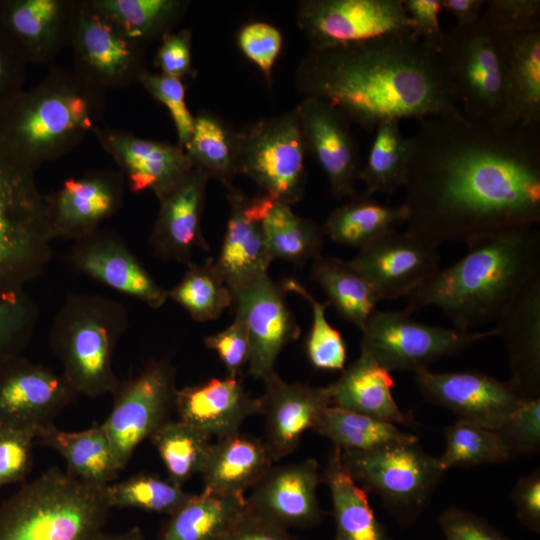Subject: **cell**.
I'll use <instances>...</instances> for the list:
<instances>
[{
    "label": "cell",
    "instance_id": "94428289",
    "mask_svg": "<svg viewBox=\"0 0 540 540\" xmlns=\"http://www.w3.org/2000/svg\"><path fill=\"white\" fill-rule=\"evenodd\" d=\"M511 498L516 506L519 521L529 530L540 532V470L520 477L515 483Z\"/></svg>",
    "mask_w": 540,
    "mask_h": 540
},
{
    "label": "cell",
    "instance_id": "d4e9b609",
    "mask_svg": "<svg viewBox=\"0 0 540 540\" xmlns=\"http://www.w3.org/2000/svg\"><path fill=\"white\" fill-rule=\"evenodd\" d=\"M209 179L194 166L157 198L159 209L149 238L156 257L188 265L196 249L209 250L201 226Z\"/></svg>",
    "mask_w": 540,
    "mask_h": 540
},
{
    "label": "cell",
    "instance_id": "b9f144b4",
    "mask_svg": "<svg viewBox=\"0 0 540 540\" xmlns=\"http://www.w3.org/2000/svg\"><path fill=\"white\" fill-rule=\"evenodd\" d=\"M133 41L146 47L181 21L189 6L184 0H94Z\"/></svg>",
    "mask_w": 540,
    "mask_h": 540
},
{
    "label": "cell",
    "instance_id": "5bb4252c",
    "mask_svg": "<svg viewBox=\"0 0 540 540\" xmlns=\"http://www.w3.org/2000/svg\"><path fill=\"white\" fill-rule=\"evenodd\" d=\"M296 22L313 49L408 33L413 28L402 0H304Z\"/></svg>",
    "mask_w": 540,
    "mask_h": 540
},
{
    "label": "cell",
    "instance_id": "11a10c76",
    "mask_svg": "<svg viewBox=\"0 0 540 540\" xmlns=\"http://www.w3.org/2000/svg\"><path fill=\"white\" fill-rule=\"evenodd\" d=\"M483 17L495 28L512 32L540 26L539 0L485 1Z\"/></svg>",
    "mask_w": 540,
    "mask_h": 540
},
{
    "label": "cell",
    "instance_id": "c3c4849f",
    "mask_svg": "<svg viewBox=\"0 0 540 540\" xmlns=\"http://www.w3.org/2000/svg\"><path fill=\"white\" fill-rule=\"evenodd\" d=\"M39 311L25 291L0 301V363L19 355L36 330Z\"/></svg>",
    "mask_w": 540,
    "mask_h": 540
},
{
    "label": "cell",
    "instance_id": "3957f363",
    "mask_svg": "<svg viewBox=\"0 0 540 540\" xmlns=\"http://www.w3.org/2000/svg\"><path fill=\"white\" fill-rule=\"evenodd\" d=\"M467 253L438 270L409 296L403 311L439 308L453 329L468 332L497 321L514 299L540 278V235L533 225L486 233L466 243Z\"/></svg>",
    "mask_w": 540,
    "mask_h": 540
},
{
    "label": "cell",
    "instance_id": "7a4b0ae2",
    "mask_svg": "<svg viewBox=\"0 0 540 540\" xmlns=\"http://www.w3.org/2000/svg\"><path fill=\"white\" fill-rule=\"evenodd\" d=\"M295 87L370 133L386 120L461 114L439 55L412 32L309 48L297 66Z\"/></svg>",
    "mask_w": 540,
    "mask_h": 540
},
{
    "label": "cell",
    "instance_id": "4fadbf2b",
    "mask_svg": "<svg viewBox=\"0 0 540 540\" xmlns=\"http://www.w3.org/2000/svg\"><path fill=\"white\" fill-rule=\"evenodd\" d=\"M69 47L73 69L107 91L140 84L146 47L130 39L94 0H77Z\"/></svg>",
    "mask_w": 540,
    "mask_h": 540
},
{
    "label": "cell",
    "instance_id": "681fc988",
    "mask_svg": "<svg viewBox=\"0 0 540 540\" xmlns=\"http://www.w3.org/2000/svg\"><path fill=\"white\" fill-rule=\"evenodd\" d=\"M494 431L509 460L539 453L540 397L524 401L508 421Z\"/></svg>",
    "mask_w": 540,
    "mask_h": 540
},
{
    "label": "cell",
    "instance_id": "ffe728a7",
    "mask_svg": "<svg viewBox=\"0 0 540 540\" xmlns=\"http://www.w3.org/2000/svg\"><path fill=\"white\" fill-rule=\"evenodd\" d=\"M295 108L306 150L325 174L331 196L335 199L356 196L359 154L349 121L334 106L313 96H304Z\"/></svg>",
    "mask_w": 540,
    "mask_h": 540
},
{
    "label": "cell",
    "instance_id": "7c38bea8",
    "mask_svg": "<svg viewBox=\"0 0 540 540\" xmlns=\"http://www.w3.org/2000/svg\"><path fill=\"white\" fill-rule=\"evenodd\" d=\"M177 390L175 368L167 358L152 360L135 377L120 382L101 424L120 471L138 445L170 419Z\"/></svg>",
    "mask_w": 540,
    "mask_h": 540
},
{
    "label": "cell",
    "instance_id": "9f6ffc18",
    "mask_svg": "<svg viewBox=\"0 0 540 540\" xmlns=\"http://www.w3.org/2000/svg\"><path fill=\"white\" fill-rule=\"evenodd\" d=\"M445 540H511L485 519L451 506L438 518Z\"/></svg>",
    "mask_w": 540,
    "mask_h": 540
},
{
    "label": "cell",
    "instance_id": "2e32d148",
    "mask_svg": "<svg viewBox=\"0 0 540 540\" xmlns=\"http://www.w3.org/2000/svg\"><path fill=\"white\" fill-rule=\"evenodd\" d=\"M235 319L246 327L251 354L248 373L264 383L276 375L280 352L298 339L300 327L287 305L286 291L268 274L232 290Z\"/></svg>",
    "mask_w": 540,
    "mask_h": 540
},
{
    "label": "cell",
    "instance_id": "8fae6325",
    "mask_svg": "<svg viewBox=\"0 0 540 540\" xmlns=\"http://www.w3.org/2000/svg\"><path fill=\"white\" fill-rule=\"evenodd\" d=\"M362 334L361 352L390 372L415 373L444 357L463 352L480 340L497 336V329L464 332L417 322L403 310H375Z\"/></svg>",
    "mask_w": 540,
    "mask_h": 540
},
{
    "label": "cell",
    "instance_id": "83f0119b",
    "mask_svg": "<svg viewBox=\"0 0 540 540\" xmlns=\"http://www.w3.org/2000/svg\"><path fill=\"white\" fill-rule=\"evenodd\" d=\"M178 419L217 440L240 432L243 422L260 413V400L235 377L211 378L177 390Z\"/></svg>",
    "mask_w": 540,
    "mask_h": 540
},
{
    "label": "cell",
    "instance_id": "6f0895ef",
    "mask_svg": "<svg viewBox=\"0 0 540 540\" xmlns=\"http://www.w3.org/2000/svg\"><path fill=\"white\" fill-rule=\"evenodd\" d=\"M404 10L412 21V34L433 53L439 55L445 33L439 24L441 0H402Z\"/></svg>",
    "mask_w": 540,
    "mask_h": 540
},
{
    "label": "cell",
    "instance_id": "f6af8a7d",
    "mask_svg": "<svg viewBox=\"0 0 540 540\" xmlns=\"http://www.w3.org/2000/svg\"><path fill=\"white\" fill-rule=\"evenodd\" d=\"M105 491L111 508H135L168 516L193 495L169 478L152 474H136L110 483Z\"/></svg>",
    "mask_w": 540,
    "mask_h": 540
},
{
    "label": "cell",
    "instance_id": "52a82bcc",
    "mask_svg": "<svg viewBox=\"0 0 540 540\" xmlns=\"http://www.w3.org/2000/svg\"><path fill=\"white\" fill-rule=\"evenodd\" d=\"M46 195L0 140V301L22 293L52 258Z\"/></svg>",
    "mask_w": 540,
    "mask_h": 540
},
{
    "label": "cell",
    "instance_id": "e0dca14e",
    "mask_svg": "<svg viewBox=\"0 0 540 540\" xmlns=\"http://www.w3.org/2000/svg\"><path fill=\"white\" fill-rule=\"evenodd\" d=\"M62 373L19 355L0 363V425L37 434L76 397Z\"/></svg>",
    "mask_w": 540,
    "mask_h": 540
},
{
    "label": "cell",
    "instance_id": "be15d7a7",
    "mask_svg": "<svg viewBox=\"0 0 540 540\" xmlns=\"http://www.w3.org/2000/svg\"><path fill=\"white\" fill-rule=\"evenodd\" d=\"M483 0H441L442 10L453 15L458 20L457 26H466L476 22L484 7Z\"/></svg>",
    "mask_w": 540,
    "mask_h": 540
},
{
    "label": "cell",
    "instance_id": "9c48e42d",
    "mask_svg": "<svg viewBox=\"0 0 540 540\" xmlns=\"http://www.w3.org/2000/svg\"><path fill=\"white\" fill-rule=\"evenodd\" d=\"M343 465L366 492L379 496L403 526L414 523L429 505L445 471L418 443L397 442L369 451H341Z\"/></svg>",
    "mask_w": 540,
    "mask_h": 540
},
{
    "label": "cell",
    "instance_id": "d590c367",
    "mask_svg": "<svg viewBox=\"0 0 540 540\" xmlns=\"http://www.w3.org/2000/svg\"><path fill=\"white\" fill-rule=\"evenodd\" d=\"M406 219L407 210L403 204L386 205L364 193L335 208L322 228L333 242L361 249L396 230Z\"/></svg>",
    "mask_w": 540,
    "mask_h": 540
},
{
    "label": "cell",
    "instance_id": "ac0fdd59",
    "mask_svg": "<svg viewBox=\"0 0 540 540\" xmlns=\"http://www.w3.org/2000/svg\"><path fill=\"white\" fill-rule=\"evenodd\" d=\"M438 248L393 230L359 249L349 262L371 284L380 301L409 296L439 270Z\"/></svg>",
    "mask_w": 540,
    "mask_h": 540
},
{
    "label": "cell",
    "instance_id": "60d3db41",
    "mask_svg": "<svg viewBox=\"0 0 540 540\" xmlns=\"http://www.w3.org/2000/svg\"><path fill=\"white\" fill-rule=\"evenodd\" d=\"M341 451H369L387 444L418 441L396 425L333 405L321 414L315 428Z\"/></svg>",
    "mask_w": 540,
    "mask_h": 540
},
{
    "label": "cell",
    "instance_id": "277c9868",
    "mask_svg": "<svg viewBox=\"0 0 540 540\" xmlns=\"http://www.w3.org/2000/svg\"><path fill=\"white\" fill-rule=\"evenodd\" d=\"M106 91L73 68L53 66L0 112V140L36 171L75 149L99 127Z\"/></svg>",
    "mask_w": 540,
    "mask_h": 540
},
{
    "label": "cell",
    "instance_id": "7402d4cb",
    "mask_svg": "<svg viewBox=\"0 0 540 540\" xmlns=\"http://www.w3.org/2000/svg\"><path fill=\"white\" fill-rule=\"evenodd\" d=\"M321 482L314 459L273 465L245 497L246 507L286 529L311 528L324 516L316 491Z\"/></svg>",
    "mask_w": 540,
    "mask_h": 540
},
{
    "label": "cell",
    "instance_id": "30bf717a",
    "mask_svg": "<svg viewBox=\"0 0 540 540\" xmlns=\"http://www.w3.org/2000/svg\"><path fill=\"white\" fill-rule=\"evenodd\" d=\"M237 169L262 193L292 205L306 183L307 153L296 108L236 132Z\"/></svg>",
    "mask_w": 540,
    "mask_h": 540
},
{
    "label": "cell",
    "instance_id": "ee69618b",
    "mask_svg": "<svg viewBox=\"0 0 540 540\" xmlns=\"http://www.w3.org/2000/svg\"><path fill=\"white\" fill-rule=\"evenodd\" d=\"M167 293L168 299L198 322L218 319L226 308L233 305L232 292L211 257L202 264L189 263L181 280Z\"/></svg>",
    "mask_w": 540,
    "mask_h": 540
},
{
    "label": "cell",
    "instance_id": "603a6c76",
    "mask_svg": "<svg viewBox=\"0 0 540 540\" xmlns=\"http://www.w3.org/2000/svg\"><path fill=\"white\" fill-rule=\"evenodd\" d=\"M77 0H0V31L21 58L51 63L69 46Z\"/></svg>",
    "mask_w": 540,
    "mask_h": 540
},
{
    "label": "cell",
    "instance_id": "d6a6232c",
    "mask_svg": "<svg viewBox=\"0 0 540 540\" xmlns=\"http://www.w3.org/2000/svg\"><path fill=\"white\" fill-rule=\"evenodd\" d=\"M36 439L58 452L66 471L85 483L107 486L120 472L101 424L80 431L61 430L52 424L42 429Z\"/></svg>",
    "mask_w": 540,
    "mask_h": 540
},
{
    "label": "cell",
    "instance_id": "d6986e66",
    "mask_svg": "<svg viewBox=\"0 0 540 540\" xmlns=\"http://www.w3.org/2000/svg\"><path fill=\"white\" fill-rule=\"evenodd\" d=\"M126 181L120 171L98 170L65 180L46 195L52 238L79 240L122 207Z\"/></svg>",
    "mask_w": 540,
    "mask_h": 540
},
{
    "label": "cell",
    "instance_id": "ba28073f",
    "mask_svg": "<svg viewBox=\"0 0 540 540\" xmlns=\"http://www.w3.org/2000/svg\"><path fill=\"white\" fill-rule=\"evenodd\" d=\"M439 58L463 117L479 122L509 120L504 33L485 17L448 34Z\"/></svg>",
    "mask_w": 540,
    "mask_h": 540
},
{
    "label": "cell",
    "instance_id": "816d5d0a",
    "mask_svg": "<svg viewBox=\"0 0 540 540\" xmlns=\"http://www.w3.org/2000/svg\"><path fill=\"white\" fill-rule=\"evenodd\" d=\"M282 43L280 30L263 21L249 22L237 34L240 51L261 71L269 85L272 83V70Z\"/></svg>",
    "mask_w": 540,
    "mask_h": 540
},
{
    "label": "cell",
    "instance_id": "680465c9",
    "mask_svg": "<svg viewBox=\"0 0 540 540\" xmlns=\"http://www.w3.org/2000/svg\"><path fill=\"white\" fill-rule=\"evenodd\" d=\"M191 39L189 29L172 31L160 39L161 43L154 59L160 73L181 80L192 75Z\"/></svg>",
    "mask_w": 540,
    "mask_h": 540
},
{
    "label": "cell",
    "instance_id": "7dc6e473",
    "mask_svg": "<svg viewBox=\"0 0 540 540\" xmlns=\"http://www.w3.org/2000/svg\"><path fill=\"white\" fill-rule=\"evenodd\" d=\"M287 292H293L305 299L312 309L311 329L306 339L307 358L317 370L343 371L347 359L345 341L326 317L328 302L317 301L307 289L293 278H286L281 283Z\"/></svg>",
    "mask_w": 540,
    "mask_h": 540
},
{
    "label": "cell",
    "instance_id": "ab89813d",
    "mask_svg": "<svg viewBox=\"0 0 540 540\" xmlns=\"http://www.w3.org/2000/svg\"><path fill=\"white\" fill-rule=\"evenodd\" d=\"M236 132L221 117L206 110L194 116L185 148L193 165L230 189L238 174Z\"/></svg>",
    "mask_w": 540,
    "mask_h": 540
},
{
    "label": "cell",
    "instance_id": "f35d334b",
    "mask_svg": "<svg viewBox=\"0 0 540 540\" xmlns=\"http://www.w3.org/2000/svg\"><path fill=\"white\" fill-rule=\"evenodd\" d=\"M375 131L366 163L358 179L366 186L365 194H392L404 187L408 178L412 144L399 127V121L381 122Z\"/></svg>",
    "mask_w": 540,
    "mask_h": 540
},
{
    "label": "cell",
    "instance_id": "4316f807",
    "mask_svg": "<svg viewBox=\"0 0 540 540\" xmlns=\"http://www.w3.org/2000/svg\"><path fill=\"white\" fill-rule=\"evenodd\" d=\"M265 423L266 443L274 462L293 453L303 436L314 429L323 411L331 405L327 387L288 383L278 374L265 382L259 398Z\"/></svg>",
    "mask_w": 540,
    "mask_h": 540
},
{
    "label": "cell",
    "instance_id": "f1b7e54d",
    "mask_svg": "<svg viewBox=\"0 0 540 540\" xmlns=\"http://www.w3.org/2000/svg\"><path fill=\"white\" fill-rule=\"evenodd\" d=\"M507 351L508 380L524 400L540 397V278L529 284L496 321Z\"/></svg>",
    "mask_w": 540,
    "mask_h": 540
},
{
    "label": "cell",
    "instance_id": "74e56055",
    "mask_svg": "<svg viewBox=\"0 0 540 540\" xmlns=\"http://www.w3.org/2000/svg\"><path fill=\"white\" fill-rule=\"evenodd\" d=\"M265 244L272 260L297 266L321 256L322 226L293 212L291 205L272 199L261 220Z\"/></svg>",
    "mask_w": 540,
    "mask_h": 540
},
{
    "label": "cell",
    "instance_id": "cb8c5ba5",
    "mask_svg": "<svg viewBox=\"0 0 540 540\" xmlns=\"http://www.w3.org/2000/svg\"><path fill=\"white\" fill-rule=\"evenodd\" d=\"M93 133L119 166L132 192L151 191L158 198L194 167L186 151L178 145L115 128L99 126Z\"/></svg>",
    "mask_w": 540,
    "mask_h": 540
},
{
    "label": "cell",
    "instance_id": "1f68e13d",
    "mask_svg": "<svg viewBox=\"0 0 540 540\" xmlns=\"http://www.w3.org/2000/svg\"><path fill=\"white\" fill-rule=\"evenodd\" d=\"M503 33L510 123L539 126L540 26Z\"/></svg>",
    "mask_w": 540,
    "mask_h": 540
},
{
    "label": "cell",
    "instance_id": "f907efd6",
    "mask_svg": "<svg viewBox=\"0 0 540 540\" xmlns=\"http://www.w3.org/2000/svg\"><path fill=\"white\" fill-rule=\"evenodd\" d=\"M145 90L164 105L173 121L178 143L185 150L194 125V115L185 101V86L181 79L148 71L140 81Z\"/></svg>",
    "mask_w": 540,
    "mask_h": 540
},
{
    "label": "cell",
    "instance_id": "5b68a950",
    "mask_svg": "<svg viewBox=\"0 0 540 540\" xmlns=\"http://www.w3.org/2000/svg\"><path fill=\"white\" fill-rule=\"evenodd\" d=\"M105 488L51 467L0 504V540H96L111 509Z\"/></svg>",
    "mask_w": 540,
    "mask_h": 540
},
{
    "label": "cell",
    "instance_id": "4dcf8cb0",
    "mask_svg": "<svg viewBox=\"0 0 540 540\" xmlns=\"http://www.w3.org/2000/svg\"><path fill=\"white\" fill-rule=\"evenodd\" d=\"M273 463L263 439L240 432L218 439L212 443L201 472L202 492L244 497Z\"/></svg>",
    "mask_w": 540,
    "mask_h": 540
},
{
    "label": "cell",
    "instance_id": "9a60e30c",
    "mask_svg": "<svg viewBox=\"0 0 540 540\" xmlns=\"http://www.w3.org/2000/svg\"><path fill=\"white\" fill-rule=\"evenodd\" d=\"M414 381L426 402L490 430L500 428L526 401L509 381L474 370L433 372L427 368L415 372Z\"/></svg>",
    "mask_w": 540,
    "mask_h": 540
},
{
    "label": "cell",
    "instance_id": "bcb514c9",
    "mask_svg": "<svg viewBox=\"0 0 540 540\" xmlns=\"http://www.w3.org/2000/svg\"><path fill=\"white\" fill-rule=\"evenodd\" d=\"M443 432L446 447L437 462L444 471L509 460L494 430L457 419Z\"/></svg>",
    "mask_w": 540,
    "mask_h": 540
},
{
    "label": "cell",
    "instance_id": "44dd1931",
    "mask_svg": "<svg viewBox=\"0 0 540 540\" xmlns=\"http://www.w3.org/2000/svg\"><path fill=\"white\" fill-rule=\"evenodd\" d=\"M68 261L76 271L153 309L160 308L168 299L167 290L113 231L99 228L74 241Z\"/></svg>",
    "mask_w": 540,
    "mask_h": 540
},
{
    "label": "cell",
    "instance_id": "f5cc1de1",
    "mask_svg": "<svg viewBox=\"0 0 540 540\" xmlns=\"http://www.w3.org/2000/svg\"><path fill=\"white\" fill-rule=\"evenodd\" d=\"M35 432L0 425V487L22 481L33 462Z\"/></svg>",
    "mask_w": 540,
    "mask_h": 540
},
{
    "label": "cell",
    "instance_id": "db71d44e",
    "mask_svg": "<svg viewBox=\"0 0 540 540\" xmlns=\"http://www.w3.org/2000/svg\"><path fill=\"white\" fill-rule=\"evenodd\" d=\"M204 344L216 353L227 371V376L238 378L249 364L251 347L248 332L237 319L224 330L207 336Z\"/></svg>",
    "mask_w": 540,
    "mask_h": 540
},
{
    "label": "cell",
    "instance_id": "e7e4bbea",
    "mask_svg": "<svg viewBox=\"0 0 540 540\" xmlns=\"http://www.w3.org/2000/svg\"><path fill=\"white\" fill-rule=\"evenodd\" d=\"M96 540H145L142 530L135 526L121 533L107 534L102 532Z\"/></svg>",
    "mask_w": 540,
    "mask_h": 540
},
{
    "label": "cell",
    "instance_id": "8992f818",
    "mask_svg": "<svg viewBox=\"0 0 540 540\" xmlns=\"http://www.w3.org/2000/svg\"><path fill=\"white\" fill-rule=\"evenodd\" d=\"M128 324L127 308L118 300L86 293L66 297L53 318L49 343L77 395L115 392L121 381L113 355Z\"/></svg>",
    "mask_w": 540,
    "mask_h": 540
},
{
    "label": "cell",
    "instance_id": "f546056e",
    "mask_svg": "<svg viewBox=\"0 0 540 540\" xmlns=\"http://www.w3.org/2000/svg\"><path fill=\"white\" fill-rule=\"evenodd\" d=\"M393 386L391 372L361 352L327 390L333 406L394 425L414 427L413 416L396 403Z\"/></svg>",
    "mask_w": 540,
    "mask_h": 540
},
{
    "label": "cell",
    "instance_id": "8d00e7d4",
    "mask_svg": "<svg viewBox=\"0 0 540 540\" xmlns=\"http://www.w3.org/2000/svg\"><path fill=\"white\" fill-rule=\"evenodd\" d=\"M313 261L311 279L322 288L329 306L362 332L380 302L371 284L349 261L322 255Z\"/></svg>",
    "mask_w": 540,
    "mask_h": 540
},
{
    "label": "cell",
    "instance_id": "7bdbcfd3",
    "mask_svg": "<svg viewBox=\"0 0 540 540\" xmlns=\"http://www.w3.org/2000/svg\"><path fill=\"white\" fill-rule=\"evenodd\" d=\"M211 436L177 419H169L151 437L168 478L183 485L201 474L212 442Z\"/></svg>",
    "mask_w": 540,
    "mask_h": 540
},
{
    "label": "cell",
    "instance_id": "e575fe53",
    "mask_svg": "<svg viewBox=\"0 0 540 540\" xmlns=\"http://www.w3.org/2000/svg\"><path fill=\"white\" fill-rule=\"evenodd\" d=\"M245 508V496L193 494L169 515L157 540H225Z\"/></svg>",
    "mask_w": 540,
    "mask_h": 540
},
{
    "label": "cell",
    "instance_id": "6da1fadb",
    "mask_svg": "<svg viewBox=\"0 0 540 540\" xmlns=\"http://www.w3.org/2000/svg\"><path fill=\"white\" fill-rule=\"evenodd\" d=\"M410 139L408 234L438 248L540 222V125L430 117Z\"/></svg>",
    "mask_w": 540,
    "mask_h": 540
},
{
    "label": "cell",
    "instance_id": "484cf974",
    "mask_svg": "<svg viewBox=\"0 0 540 540\" xmlns=\"http://www.w3.org/2000/svg\"><path fill=\"white\" fill-rule=\"evenodd\" d=\"M228 190L229 218L215 265L232 291L268 274L273 260L261 220L273 198L263 193L248 198L234 187Z\"/></svg>",
    "mask_w": 540,
    "mask_h": 540
},
{
    "label": "cell",
    "instance_id": "6125c7cd",
    "mask_svg": "<svg viewBox=\"0 0 540 540\" xmlns=\"http://www.w3.org/2000/svg\"><path fill=\"white\" fill-rule=\"evenodd\" d=\"M225 540H295L288 529L268 521L247 507L230 529Z\"/></svg>",
    "mask_w": 540,
    "mask_h": 540
},
{
    "label": "cell",
    "instance_id": "91938a15",
    "mask_svg": "<svg viewBox=\"0 0 540 540\" xmlns=\"http://www.w3.org/2000/svg\"><path fill=\"white\" fill-rule=\"evenodd\" d=\"M26 65L0 31V112L24 90Z\"/></svg>",
    "mask_w": 540,
    "mask_h": 540
},
{
    "label": "cell",
    "instance_id": "836d02e7",
    "mask_svg": "<svg viewBox=\"0 0 540 540\" xmlns=\"http://www.w3.org/2000/svg\"><path fill=\"white\" fill-rule=\"evenodd\" d=\"M321 481L332 498L335 540H394L376 518L367 492L343 465L338 448L330 453Z\"/></svg>",
    "mask_w": 540,
    "mask_h": 540
}]
</instances>
